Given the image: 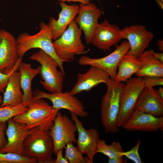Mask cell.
Here are the masks:
<instances>
[{
  "label": "cell",
  "instance_id": "d4e9b609",
  "mask_svg": "<svg viewBox=\"0 0 163 163\" xmlns=\"http://www.w3.org/2000/svg\"><path fill=\"white\" fill-rule=\"evenodd\" d=\"M124 151L121 142L118 141L112 142L108 145L104 140L99 139L98 142L96 152L101 153L108 158L120 155L119 153Z\"/></svg>",
  "mask_w": 163,
  "mask_h": 163
},
{
  "label": "cell",
  "instance_id": "1f68e13d",
  "mask_svg": "<svg viewBox=\"0 0 163 163\" xmlns=\"http://www.w3.org/2000/svg\"><path fill=\"white\" fill-rule=\"evenodd\" d=\"M6 126V122H0V149L5 147L7 143L5 137Z\"/></svg>",
  "mask_w": 163,
  "mask_h": 163
},
{
  "label": "cell",
  "instance_id": "4fadbf2b",
  "mask_svg": "<svg viewBox=\"0 0 163 163\" xmlns=\"http://www.w3.org/2000/svg\"><path fill=\"white\" fill-rule=\"evenodd\" d=\"M72 119L75 123L78 133L76 141L77 147L84 154L86 155L88 163H92L96 151L100 135L97 129L90 128L87 130L84 127L78 116L70 113Z\"/></svg>",
  "mask_w": 163,
  "mask_h": 163
},
{
  "label": "cell",
  "instance_id": "e575fe53",
  "mask_svg": "<svg viewBox=\"0 0 163 163\" xmlns=\"http://www.w3.org/2000/svg\"><path fill=\"white\" fill-rule=\"evenodd\" d=\"M60 2H78L80 3L86 5L90 3L91 0H57Z\"/></svg>",
  "mask_w": 163,
  "mask_h": 163
},
{
  "label": "cell",
  "instance_id": "4dcf8cb0",
  "mask_svg": "<svg viewBox=\"0 0 163 163\" xmlns=\"http://www.w3.org/2000/svg\"><path fill=\"white\" fill-rule=\"evenodd\" d=\"M144 88L152 87L163 85V77L155 76H146L142 77Z\"/></svg>",
  "mask_w": 163,
  "mask_h": 163
},
{
  "label": "cell",
  "instance_id": "d6986e66",
  "mask_svg": "<svg viewBox=\"0 0 163 163\" xmlns=\"http://www.w3.org/2000/svg\"><path fill=\"white\" fill-rule=\"evenodd\" d=\"M59 4L61 10L58 19L56 20L53 17H50L48 24L51 29L52 39L54 40L58 38L74 20L79 8L75 4L69 5L65 2H60Z\"/></svg>",
  "mask_w": 163,
  "mask_h": 163
},
{
  "label": "cell",
  "instance_id": "e0dca14e",
  "mask_svg": "<svg viewBox=\"0 0 163 163\" xmlns=\"http://www.w3.org/2000/svg\"><path fill=\"white\" fill-rule=\"evenodd\" d=\"M6 130L7 140L6 145L0 149L2 153H13L24 155L23 145L29 133L25 124L16 122L11 118L8 120Z\"/></svg>",
  "mask_w": 163,
  "mask_h": 163
},
{
  "label": "cell",
  "instance_id": "ac0fdd59",
  "mask_svg": "<svg viewBox=\"0 0 163 163\" xmlns=\"http://www.w3.org/2000/svg\"><path fill=\"white\" fill-rule=\"evenodd\" d=\"M77 81L69 92L75 95L83 91H89L101 83H107L110 78L108 74L95 66H91L85 72L78 73Z\"/></svg>",
  "mask_w": 163,
  "mask_h": 163
},
{
  "label": "cell",
  "instance_id": "f1b7e54d",
  "mask_svg": "<svg viewBox=\"0 0 163 163\" xmlns=\"http://www.w3.org/2000/svg\"><path fill=\"white\" fill-rule=\"evenodd\" d=\"M141 143V140L139 139L136 145L129 151L119 153L120 155L126 157L128 159L135 163H142L139 154V150Z\"/></svg>",
  "mask_w": 163,
  "mask_h": 163
},
{
  "label": "cell",
  "instance_id": "603a6c76",
  "mask_svg": "<svg viewBox=\"0 0 163 163\" xmlns=\"http://www.w3.org/2000/svg\"><path fill=\"white\" fill-rule=\"evenodd\" d=\"M18 70L20 74V82L23 93V102H29L32 100L33 94L32 82L39 74V66L37 68H33L31 63L22 62Z\"/></svg>",
  "mask_w": 163,
  "mask_h": 163
},
{
  "label": "cell",
  "instance_id": "277c9868",
  "mask_svg": "<svg viewBox=\"0 0 163 163\" xmlns=\"http://www.w3.org/2000/svg\"><path fill=\"white\" fill-rule=\"evenodd\" d=\"M29 58L41 65L39 66V74L42 80L40 82L43 88L50 93L62 91L65 75L58 69L59 66L56 61L41 50L32 54Z\"/></svg>",
  "mask_w": 163,
  "mask_h": 163
},
{
  "label": "cell",
  "instance_id": "836d02e7",
  "mask_svg": "<svg viewBox=\"0 0 163 163\" xmlns=\"http://www.w3.org/2000/svg\"><path fill=\"white\" fill-rule=\"evenodd\" d=\"M124 161V156L119 155L112 158H108V163H123Z\"/></svg>",
  "mask_w": 163,
  "mask_h": 163
},
{
  "label": "cell",
  "instance_id": "484cf974",
  "mask_svg": "<svg viewBox=\"0 0 163 163\" xmlns=\"http://www.w3.org/2000/svg\"><path fill=\"white\" fill-rule=\"evenodd\" d=\"M29 102H23L15 106L0 107V122H6L14 117L24 113L28 109Z\"/></svg>",
  "mask_w": 163,
  "mask_h": 163
},
{
  "label": "cell",
  "instance_id": "ffe728a7",
  "mask_svg": "<svg viewBox=\"0 0 163 163\" xmlns=\"http://www.w3.org/2000/svg\"><path fill=\"white\" fill-rule=\"evenodd\" d=\"M135 110L157 117H163V99L153 88H145L138 98Z\"/></svg>",
  "mask_w": 163,
  "mask_h": 163
},
{
  "label": "cell",
  "instance_id": "6da1fadb",
  "mask_svg": "<svg viewBox=\"0 0 163 163\" xmlns=\"http://www.w3.org/2000/svg\"><path fill=\"white\" fill-rule=\"evenodd\" d=\"M54 120L29 130L24 143V155L37 163H54L53 144L50 134Z\"/></svg>",
  "mask_w": 163,
  "mask_h": 163
},
{
  "label": "cell",
  "instance_id": "74e56055",
  "mask_svg": "<svg viewBox=\"0 0 163 163\" xmlns=\"http://www.w3.org/2000/svg\"><path fill=\"white\" fill-rule=\"evenodd\" d=\"M158 94L160 97L163 99V88L162 87H160L158 90H157Z\"/></svg>",
  "mask_w": 163,
  "mask_h": 163
},
{
  "label": "cell",
  "instance_id": "f35d334b",
  "mask_svg": "<svg viewBox=\"0 0 163 163\" xmlns=\"http://www.w3.org/2000/svg\"><path fill=\"white\" fill-rule=\"evenodd\" d=\"M3 101V97L0 94V105L2 103Z\"/></svg>",
  "mask_w": 163,
  "mask_h": 163
},
{
  "label": "cell",
  "instance_id": "2e32d148",
  "mask_svg": "<svg viewBox=\"0 0 163 163\" xmlns=\"http://www.w3.org/2000/svg\"><path fill=\"white\" fill-rule=\"evenodd\" d=\"M122 39L121 29L107 20L99 24L93 34L91 43L98 49L109 50Z\"/></svg>",
  "mask_w": 163,
  "mask_h": 163
},
{
  "label": "cell",
  "instance_id": "9c48e42d",
  "mask_svg": "<svg viewBox=\"0 0 163 163\" xmlns=\"http://www.w3.org/2000/svg\"><path fill=\"white\" fill-rule=\"evenodd\" d=\"M43 98L50 101L52 103L53 107L54 108L66 109L70 113L81 117L88 115L81 101L74 95H72L69 92L48 93L38 89H35L33 92L32 100Z\"/></svg>",
  "mask_w": 163,
  "mask_h": 163
},
{
  "label": "cell",
  "instance_id": "ab89813d",
  "mask_svg": "<svg viewBox=\"0 0 163 163\" xmlns=\"http://www.w3.org/2000/svg\"><path fill=\"white\" fill-rule=\"evenodd\" d=\"M2 34V30H0V42L1 41Z\"/></svg>",
  "mask_w": 163,
  "mask_h": 163
},
{
  "label": "cell",
  "instance_id": "d6a6232c",
  "mask_svg": "<svg viewBox=\"0 0 163 163\" xmlns=\"http://www.w3.org/2000/svg\"><path fill=\"white\" fill-rule=\"evenodd\" d=\"M62 150H60L56 152L55 155L56 158L55 160L54 163H69L67 160L63 155Z\"/></svg>",
  "mask_w": 163,
  "mask_h": 163
},
{
  "label": "cell",
  "instance_id": "7a4b0ae2",
  "mask_svg": "<svg viewBox=\"0 0 163 163\" xmlns=\"http://www.w3.org/2000/svg\"><path fill=\"white\" fill-rule=\"evenodd\" d=\"M39 27L40 30L36 34L30 35L24 32L20 34L16 38L19 57H22L27 51L32 49L39 48L56 61L60 70L65 75L64 62L58 57L53 46L50 27L48 24L43 22L40 23Z\"/></svg>",
  "mask_w": 163,
  "mask_h": 163
},
{
  "label": "cell",
  "instance_id": "f546056e",
  "mask_svg": "<svg viewBox=\"0 0 163 163\" xmlns=\"http://www.w3.org/2000/svg\"><path fill=\"white\" fill-rule=\"evenodd\" d=\"M22 57H19L17 62L13 69L8 74L0 72V92L3 93L8 82L10 75L14 71L18 70V68L22 62Z\"/></svg>",
  "mask_w": 163,
  "mask_h": 163
},
{
  "label": "cell",
  "instance_id": "8d00e7d4",
  "mask_svg": "<svg viewBox=\"0 0 163 163\" xmlns=\"http://www.w3.org/2000/svg\"><path fill=\"white\" fill-rule=\"evenodd\" d=\"M157 44L159 50L161 51H163V40H159L157 42Z\"/></svg>",
  "mask_w": 163,
  "mask_h": 163
},
{
  "label": "cell",
  "instance_id": "83f0119b",
  "mask_svg": "<svg viewBox=\"0 0 163 163\" xmlns=\"http://www.w3.org/2000/svg\"><path fill=\"white\" fill-rule=\"evenodd\" d=\"M37 161L28 156L13 153L0 152V163H36Z\"/></svg>",
  "mask_w": 163,
  "mask_h": 163
},
{
  "label": "cell",
  "instance_id": "8992f818",
  "mask_svg": "<svg viewBox=\"0 0 163 163\" xmlns=\"http://www.w3.org/2000/svg\"><path fill=\"white\" fill-rule=\"evenodd\" d=\"M24 113L12 118L16 122L25 124L28 130L54 120L60 109L54 108L42 99L32 100Z\"/></svg>",
  "mask_w": 163,
  "mask_h": 163
},
{
  "label": "cell",
  "instance_id": "7c38bea8",
  "mask_svg": "<svg viewBox=\"0 0 163 163\" xmlns=\"http://www.w3.org/2000/svg\"><path fill=\"white\" fill-rule=\"evenodd\" d=\"M79 7L78 15L74 21L83 31L86 43L90 44L102 12L93 3L86 5L80 3Z\"/></svg>",
  "mask_w": 163,
  "mask_h": 163
},
{
  "label": "cell",
  "instance_id": "ba28073f",
  "mask_svg": "<svg viewBox=\"0 0 163 163\" xmlns=\"http://www.w3.org/2000/svg\"><path fill=\"white\" fill-rule=\"evenodd\" d=\"M76 131L77 127L73 120L59 111L50 132L53 142L55 155L58 151L63 150L68 143L76 142L75 134Z\"/></svg>",
  "mask_w": 163,
  "mask_h": 163
},
{
  "label": "cell",
  "instance_id": "8fae6325",
  "mask_svg": "<svg viewBox=\"0 0 163 163\" xmlns=\"http://www.w3.org/2000/svg\"><path fill=\"white\" fill-rule=\"evenodd\" d=\"M121 35L122 39L127 40L130 46L126 53L138 57L148 48L154 37L152 32L142 25L125 26L121 29Z\"/></svg>",
  "mask_w": 163,
  "mask_h": 163
},
{
  "label": "cell",
  "instance_id": "30bf717a",
  "mask_svg": "<svg viewBox=\"0 0 163 163\" xmlns=\"http://www.w3.org/2000/svg\"><path fill=\"white\" fill-rule=\"evenodd\" d=\"M116 46L115 50L105 56L93 58L83 56L79 59L78 63L82 66L97 67L107 72L111 79L115 80L118 64L130 48L129 44L126 40L123 41L120 45Z\"/></svg>",
  "mask_w": 163,
  "mask_h": 163
},
{
  "label": "cell",
  "instance_id": "3957f363",
  "mask_svg": "<svg viewBox=\"0 0 163 163\" xmlns=\"http://www.w3.org/2000/svg\"><path fill=\"white\" fill-rule=\"evenodd\" d=\"M124 83L110 79L106 84L107 91L102 97L101 117L105 132L114 133L120 130L118 124L121 92Z\"/></svg>",
  "mask_w": 163,
  "mask_h": 163
},
{
  "label": "cell",
  "instance_id": "4316f807",
  "mask_svg": "<svg viewBox=\"0 0 163 163\" xmlns=\"http://www.w3.org/2000/svg\"><path fill=\"white\" fill-rule=\"evenodd\" d=\"M73 143L72 142H69L65 147V157L69 163H88L86 157H83V154Z\"/></svg>",
  "mask_w": 163,
  "mask_h": 163
},
{
  "label": "cell",
  "instance_id": "9a60e30c",
  "mask_svg": "<svg viewBox=\"0 0 163 163\" xmlns=\"http://www.w3.org/2000/svg\"><path fill=\"white\" fill-rule=\"evenodd\" d=\"M19 57L16 38L9 32L2 30L0 42V72L5 74L10 72Z\"/></svg>",
  "mask_w": 163,
  "mask_h": 163
},
{
  "label": "cell",
  "instance_id": "5b68a950",
  "mask_svg": "<svg viewBox=\"0 0 163 163\" xmlns=\"http://www.w3.org/2000/svg\"><path fill=\"white\" fill-rule=\"evenodd\" d=\"M82 31L74 20L62 35L53 42L56 55L64 62L72 61L75 55L84 53L85 46L81 39Z\"/></svg>",
  "mask_w": 163,
  "mask_h": 163
},
{
  "label": "cell",
  "instance_id": "52a82bcc",
  "mask_svg": "<svg viewBox=\"0 0 163 163\" xmlns=\"http://www.w3.org/2000/svg\"><path fill=\"white\" fill-rule=\"evenodd\" d=\"M120 95L118 124L122 127L135 109L138 98L145 88L142 77L137 76L126 81Z\"/></svg>",
  "mask_w": 163,
  "mask_h": 163
},
{
  "label": "cell",
  "instance_id": "7402d4cb",
  "mask_svg": "<svg viewBox=\"0 0 163 163\" xmlns=\"http://www.w3.org/2000/svg\"><path fill=\"white\" fill-rule=\"evenodd\" d=\"M20 77V72L18 70L14 71L10 75L0 107L15 106L23 102V93L21 91Z\"/></svg>",
  "mask_w": 163,
  "mask_h": 163
},
{
  "label": "cell",
  "instance_id": "44dd1931",
  "mask_svg": "<svg viewBox=\"0 0 163 163\" xmlns=\"http://www.w3.org/2000/svg\"><path fill=\"white\" fill-rule=\"evenodd\" d=\"M152 50H145L139 57L141 65L136 74L137 76H155L163 77V62L153 55Z\"/></svg>",
  "mask_w": 163,
  "mask_h": 163
},
{
  "label": "cell",
  "instance_id": "cb8c5ba5",
  "mask_svg": "<svg viewBox=\"0 0 163 163\" xmlns=\"http://www.w3.org/2000/svg\"><path fill=\"white\" fill-rule=\"evenodd\" d=\"M141 65L138 57L127 53L120 60L118 66V71L115 78L117 81L126 82L136 74L140 69Z\"/></svg>",
  "mask_w": 163,
  "mask_h": 163
},
{
  "label": "cell",
  "instance_id": "d590c367",
  "mask_svg": "<svg viewBox=\"0 0 163 163\" xmlns=\"http://www.w3.org/2000/svg\"><path fill=\"white\" fill-rule=\"evenodd\" d=\"M153 56L158 60L163 62V53H158L154 52L153 50L152 52Z\"/></svg>",
  "mask_w": 163,
  "mask_h": 163
},
{
  "label": "cell",
  "instance_id": "5bb4252c",
  "mask_svg": "<svg viewBox=\"0 0 163 163\" xmlns=\"http://www.w3.org/2000/svg\"><path fill=\"white\" fill-rule=\"evenodd\" d=\"M122 127L127 131L157 132L163 130V117L135 110Z\"/></svg>",
  "mask_w": 163,
  "mask_h": 163
}]
</instances>
